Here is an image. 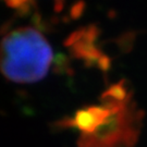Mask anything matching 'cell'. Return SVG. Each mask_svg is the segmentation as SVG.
I'll return each instance as SVG.
<instances>
[{
	"mask_svg": "<svg viewBox=\"0 0 147 147\" xmlns=\"http://www.w3.org/2000/svg\"><path fill=\"white\" fill-rule=\"evenodd\" d=\"M53 60V49L36 28H16L0 42V71L12 82L34 83L42 80Z\"/></svg>",
	"mask_w": 147,
	"mask_h": 147,
	"instance_id": "6da1fadb",
	"label": "cell"
},
{
	"mask_svg": "<svg viewBox=\"0 0 147 147\" xmlns=\"http://www.w3.org/2000/svg\"><path fill=\"white\" fill-rule=\"evenodd\" d=\"M30 1L31 0H5V2L9 7H11V8H18V9H20L21 7L26 5L27 2H30Z\"/></svg>",
	"mask_w": 147,
	"mask_h": 147,
	"instance_id": "7a4b0ae2",
	"label": "cell"
}]
</instances>
